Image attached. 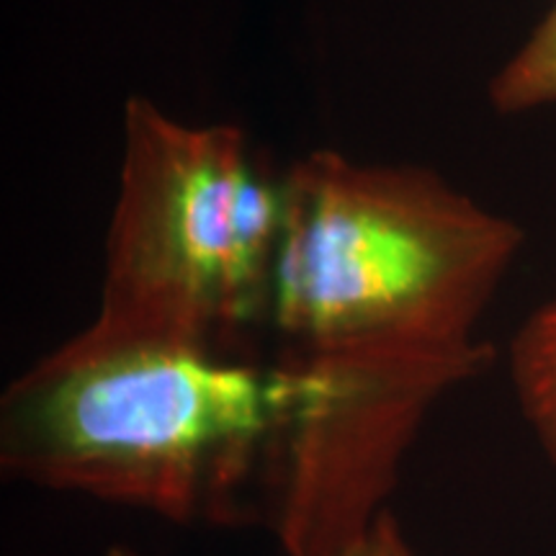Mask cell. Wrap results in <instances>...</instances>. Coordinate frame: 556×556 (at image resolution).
I'll return each mask as SVG.
<instances>
[{
  "label": "cell",
  "instance_id": "6da1fadb",
  "mask_svg": "<svg viewBox=\"0 0 556 556\" xmlns=\"http://www.w3.org/2000/svg\"><path fill=\"white\" fill-rule=\"evenodd\" d=\"M294 397L283 358L93 319L5 387L0 469L170 523H219L268 479Z\"/></svg>",
  "mask_w": 556,
  "mask_h": 556
},
{
  "label": "cell",
  "instance_id": "7a4b0ae2",
  "mask_svg": "<svg viewBox=\"0 0 556 556\" xmlns=\"http://www.w3.org/2000/svg\"><path fill=\"white\" fill-rule=\"evenodd\" d=\"M270 287L281 353L477 356L526 232L417 165L317 150L281 178Z\"/></svg>",
  "mask_w": 556,
  "mask_h": 556
},
{
  "label": "cell",
  "instance_id": "3957f363",
  "mask_svg": "<svg viewBox=\"0 0 556 556\" xmlns=\"http://www.w3.org/2000/svg\"><path fill=\"white\" fill-rule=\"evenodd\" d=\"M281 219V180L238 127L186 124L131 99L93 319L235 353L270 312Z\"/></svg>",
  "mask_w": 556,
  "mask_h": 556
},
{
  "label": "cell",
  "instance_id": "277c9868",
  "mask_svg": "<svg viewBox=\"0 0 556 556\" xmlns=\"http://www.w3.org/2000/svg\"><path fill=\"white\" fill-rule=\"evenodd\" d=\"M497 351L281 353L296 397L268 484L270 518L287 556H340L389 510L402 462L430 409L482 377Z\"/></svg>",
  "mask_w": 556,
  "mask_h": 556
},
{
  "label": "cell",
  "instance_id": "5b68a950",
  "mask_svg": "<svg viewBox=\"0 0 556 556\" xmlns=\"http://www.w3.org/2000/svg\"><path fill=\"white\" fill-rule=\"evenodd\" d=\"M507 361L520 413L556 467V294L520 325Z\"/></svg>",
  "mask_w": 556,
  "mask_h": 556
},
{
  "label": "cell",
  "instance_id": "8992f818",
  "mask_svg": "<svg viewBox=\"0 0 556 556\" xmlns=\"http://www.w3.org/2000/svg\"><path fill=\"white\" fill-rule=\"evenodd\" d=\"M490 103L500 114H526L556 103V3L495 73Z\"/></svg>",
  "mask_w": 556,
  "mask_h": 556
},
{
  "label": "cell",
  "instance_id": "52a82bcc",
  "mask_svg": "<svg viewBox=\"0 0 556 556\" xmlns=\"http://www.w3.org/2000/svg\"><path fill=\"white\" fill-rule=\"evenodd\" d=\"M340 556H417L405 539L400 520L394 518L392 507L387 513H381V518L371 526V531L366 533L358 544H353L348 552Z\"/></svg>",
  "mask_w": 556,
  "mask_h": 556
},
{
  "label": "cell",
  "instance_id": "ba28073f",
  "mask_svg": "<svg viewBox=\"0 0 556 556\" xmlns=\"http://www.w3.org/2000/svg\"><path fill=\"white\" fill-rule=\"evenodd\" d=\"M109 556H142V554H137V552H129V548H119V546H116V548H111Z\"/></svg>",
  "mask_w": 556,
  "mask_h": 556
}]
</instances>
